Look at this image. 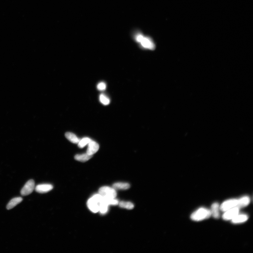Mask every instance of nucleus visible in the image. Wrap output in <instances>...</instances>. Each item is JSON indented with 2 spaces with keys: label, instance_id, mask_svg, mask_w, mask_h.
Returning a JSON list of instances; mask_svg holds the SVG:
<instances>
[{
  "label": "nucleus",
  "instance_id": "1",
  "mask_svg": "<svg viewBox=\"0 0 253 253\" xmlns=\"http://www.w3.org/2000/svg\"><path fill=\"white\" fill-rule=\"evenodd\" d=\"M103 198V197L99 193L92 196L87 202V206L89 210L94 213L99 211L100 204Z\"/></svg>",
  "mask_w": 253,
  "mask_h": 253
},
{
  "label": "nucleus",
  "instance_id": "2",
  "mask_svg": "<svg viewBox=\"0 0 253 253\" xmlns=\"http://www.w3.org/2000/svg\"><path fill=\"white\" fill-rule=\"evenodd\" d=\"M135 39L144 48L151 50H153L155 48V45L152 39L148 37L144 36L142 34L137 33Z\"/></svg>",
  "mask_w": 253,
  "mask_h": 253
},
{
  "label": "nucleus",
  "instance_id": "3",
  "mask_svg": "<svg viewBox=\"0 0 253 253\" xmlns=\"http://www.w3.org/2000/svg\"><path fill=\"white\" fill-rule=\"evenodd\" d=\"M211 215L210 210L205 208H201L191 215V218L194 221H200L209 218Z\"/></svg>",
  "mask_w": 253,
  "mask_h": 253
},
{
  "label": "nucleus",
  "instance_id": "4",
  "mask_svg": "<svg viewBox=\"0 0 253 253\" xmlns=\"http://www.w3.org/2000/svg\"><path fill=\"white\" fill-rule=\"evenodd\" d=\"M98 193L103 198L108 199L115 198L117 196L116 190L113 187L103 186L101 187Z\"/></svg>",
  "mask_w": 253,
  "mask_h": 253
},
{
  "label": "nucleus",
  "instance_id": "5",
  "mask_svg": "<svg viewBox=\"0 0 253 253\" xmlns=\"http://www.w3.org/2000/svg\"><path fill=\"white\" fill-rule=\"evenodd\" d=\"M35 182L33 180H30L22 187L21 191V195L22 196H26L32 193L35 188Z\"/></svg>",
  "mask_w": 253,
  "mask_h": 253
},
{
  "label": "nucleus",
  "instance_id": "6",
  "mask_svg": "<svg viewBox=\"0 0 253 253\" xmlns=\"http://www.w3.org/2000/svg\"><path fill=\"white\" fill-rule=\"evenodd\" d=\"M238 199H231L225 201L220 206V210L222 211L225 212L232 208L237 207Z\"/></svg>",
  "mask_w": 253,
  "mask_h": 253
},
{
  "label": "nucleus",
  "instance_id": "7",
  "mask_svg": "<svg viewBox=\"0 0 253 253\" xmlns=\"http://www.w3.org/2000/svg\"><path fill=\"white\" fill-rule=\"evenodd\" d=\"M240 209L236 207L225 211L223 216V218L225 220H232V219L238 214Z\"/></svg>",
  "mask_w": 253,
  "mask_h": 253
},
{
  "label": "nucleus",
  "instance_id": "8",
  "mask_svg": "<svg viewBox=\"0 0 253 253\" xmlns=\"http://www.w3.org/2000/svg\"><path fill=\"white\" fill-rule=\"evenodd\" d=\"M53 187L50 184H42L37 186L35 189L36 192L40 193H44L52 190Z\"/></svg>",
  "mask_w": 253,
  "mask_h": 253
},
{
  "label": "nucleus",
  "instance_id": "9",
  "mask_svg": "<svg viewBox=\"0 0 253 253\" xmlns=\"http://www.w3.org/2000/svg\"><path fill=\"white\" fill-rule=\"evenodd\" d=\"M88 148L87 150L86 153L93 156L96 153L99 149V145L96 142L92 141L88 145Z\"/></svg>",
  "mask_w": 253,
  "mask_h": 253
},
{
  "label": "nucleus",
  "instance_id": "10",
  "mask_svg": "<svg viewBox=\"0 0 253 253\" xmlns=\"http://www.w3.org/2000/svg\"><path fill=\"white\" fill-rule=\"evenodd\" d=\"M219 209H220V206L217 202H215L212 204L210 211L211 215L214 218L218 219L220 217Z\"/></svg>",
  "mask_w": 253,
  "mask_h": 253
},
{
  "label": "nucleus",
  "instance_id": "11",
  "mask_svg": "<svg viewBox=\"0 0 253 253\" xmlns=\"http://www.w3.org/2000/svg\"><path fill=\"white\" fill-rule=\"evenodd\" d=\"M250 199L249 196H245L238 199V203L237 207L239 209L245 207L250 203Z\"/></svg>",
  "mask_w": 253,
  "mask_h": 253
},
{
  "label": "nucleus",
  "instance_id": "12",
  "mask_svg": "<svg viewBox=\"0 0 253 253\" xmlns=\"http://www.w3.org/2000/svg\"><path fill=\"white\" fill-rule=\"evenodd\" d=\"M248 219V216L245 214H238L232 219V223L239 224L246 222Z\"/></svg>",
  "mask_w": 253,
  "mask_h": 253
},
{
  "label": "nucleus",
  "instance_id": "13",
  "mask_svg": "<svg viewBox=\"0 0 253 253\" xmlns=\"http://www.w3.org/2000/svg\"><path fill=\"white\" fill-rule=\"evenodd\" d=\"M22 201V198L21 197H16L11 200L7 205V209L10 210L16 206V205L20 203Z\"/></svg>",
  "mask_w": 253,
  "mask_h": 253
},
{
  "label": "nucleus",
  "instance_id": "14",
  "mask_svg": "<svg viewBox=\"0 0 253 253\" xmlns=\"http://www.w3.org/2000/svg\"><path fill=\"white\" fill-rule=\"evenodd\" d=\"M130 187V185L126 182H116L112 185V187L115 190H126L129 189Z\"/></svg>",
  "mask_w": 253,
  "mask_h": 253
},
{
  "label": "nucleus",
  "instance_id": "15",
  "mask_svg": "<svg viewBox=\"0 0 253 253\" xmlns=\"http://www.w3.org/2000/svg\"><path fill=\"white\" fill-rule=\"evenodd\" d=\"M92 156L86 153L76 155L75 156V159L78 161L85 162L91 159Z\"/></svg>",
  "mask_w": 253,
  "mask_h": 253
},
{
  "label": "nucleus",
  "instance_id": "16",
  "mask_svg": "<svg viewBox=\"0 0 253 253\" xmlns=\"http://www.w3.org/2000/svg\"><path fill=\"white\" fill-rule=\"evenodd\" d=\"M65 136L70 141L75 144H77L80 140L75 134L71 132H67Z\"/></svg>",
  "mask_w": 253,
  "mask_h": 253
},
{
  "label": "nucleus",
  "instance_id": "17",
  "mask_svg": "<svg viewBox=\"0 0 253 253\" xmlns=\"http://www.w3.org/2000/svg\"><path fill=\"white\" fill-rule=\"evenodd\" d=\"M109 206V205L104 201L103 198L102 201H101L100 204L99 211L98 212L101 214H105L108 211Z\"/></svg>",
  "mask_w": 253,
  "mask_h": 253
},
{
  "label": "nucleus",
  "instance_id": "18",
  "mask_svg": "<svg viewBox=\"0 0 253 253\" xmlns=\"http://www.w3.org/2000/svg\"><path fill=\"white\" fill-rule=\"evenodd\" d=\"M92 140L88 137H84L82 139H80L79 141L77 143L78 147L82 148L86 145H88Z\"/></svg>",
  "mask_w": 253,
  "mask_h": 253
},
{
  "label": "nucleus",
  "instance_id": "19",
  "mask_svg": "<svg viewBox=\"0 0 253 253\" xmlns=\"http://www.w3.org/2000/svg\"><path fill=\"white\" fill-rule=\"evenodd\" d=\"M119 206L121 208H125L128 210H131L134 207V205L131 202L129 201H122L119 203Z\"/></svg>",
  "mask_w": 253,
  "mask_h": 253
},
{
  "label": "nucleus",
  "instance_id": "20",
  "mask_svg": "<svg viewBox=\"0 0 253 253\" xmlns=\"http://www.w3.org/2000/svg\"><path fill=\"white\" fill-rule=\"evenodd\" d=\"M99 100L100 102L105 105H107L110 102V100L109 98L105 95L103 94L100 95Z\"/></svg>",
  "mask_w": 253,
  "mask_h": 253
},
{
  "label": "nucleus",
  "instance_id": "21",
  "mask_svg": "<svg viewBox=\"0 0 253 253\" xmlns=\"http://www.w3.org/2000/svg\"><path fill=\"white\" fill-rule=\"evenodd\" d=\"M106 88V84L103 82L98 83L97 86V88L99 91H102L105 90Z\"/></svg>",
  "mask_w": 253,
  "mask_h": 253
}]
</instances>
